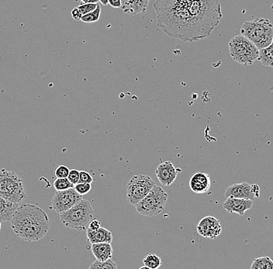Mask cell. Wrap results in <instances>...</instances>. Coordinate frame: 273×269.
Listing matches in <instances>:
<instances>
[{
    "label": "cell",
    "instance_id": "cell-7",
    "mask_svg": "<svg viewBox=\"0 0 273 269\" xmlns=\"http://www.w3.org/2000/svg\"><path fill=\"white\" fill-rule=\"evenodd\" d=\"M168 197V193L155 184L151 191L135 205V208L140 215L154 217L165 210Z\"/></svg>",
    "mask_w": 273,
    "mask_h": 269
},
{
    "label": "cell",
    "instance_id": "cell-29",
    "mask_svg": "<svg viewBox=\"0 0 273 269\" xmlns=\"http://www.w3.org/2000/svg\"><path fill=\"white\" fill-rule=\"evenodd\" d=\"M68 180L70 181L74 185L78 183L79 181V171L77 169H72L69 171L68 177Z\"/></svg>",
    "mask_w": 273,
    "mask_h": 269
},
{
    "label": "cell",
    "instance_id": "cell-1",
    "mask_svg": "<svg viewBox=\"0 0 273 269\" xmlns=\"http://www.w3.org/2000/svg\"><path fill=\"white\" fill-rule=\"evenodd\" d=\"M153 7L157 26L185 42L208 37L223 16L219 0H155Z\"/></svg>",
    "mask_w": 273,
    "mask_h": 269
},
{
    "label": "cell",
    "instance_id": "cell-20",
    "mask_svg": "<svg viewBox=\"0 0 273 269\" xmlns=\"http://www.w3.org/2000/svg\"><path fill=\"white\" fill-rule=\"evenodd\" d=\"M251 269H273V261L268 256L254 259Z\"/></svg>",
    "mask_w": 273,
    "mask_h": 269
},
{
    "label": "cell",
    "instance_id": "cell-10",
    "mask_svg": "<svg viewBox=\"0 0 273 269\" xmlns=\"http://www.w3.org/2000/svg\"><path fill=\"white\" fill-rule=\"evenodd\" d=\"M196 229L200 236L210 239H215L219 236L222 231V227L219 220L212 216H208L200 220Z\"/></svg>",
    "mask_w": 273,
    "mask_h": 269
},
{
    "label": "cell",
    "instance_id": "cell-13",
    "mask_svg": "<svg viewBox=\"0 0 273 269\" xmlns=\"http://www.w3.org/2000/svg\"><path fill=\"white\" fill-rule=\"evenodd\" d=\"M253 206V200L251 199L227 198L223 203V208L230 213H238V215H245V212L250 210Z\"/></svg>",
    "mask_w": 273,
    "mask_h": 269
},
{
    "label": "cell",
    "instance_id": "cell-11",
    "mask_svg": "<svg viewBox=\"0 0 273 269\" xmlns=\"http://www.w3.org/2000/svg\"><path fill=\"white\" fill-rule=\"evenodd\" d=\"M156 176L161 185L169 186L177 178V170L171 161L161 163L155 170Z\"/></svg>",
    "mask_w": 273,
    "mask_h": 269
},
{
    "label": "cell",
    "instance_id": "cell-35",
    "mask_svg": "<svg viewBox=\"0 0 273 269\" xmlns=\"http://www.w3.org/2000/svg\"><path fill=\"white\" fill-rule=\"evenodd\" d=\"M100 2L104 5H107L108 4V0H100Z\"/></svg>",
    "mask_w": 273,
    "mask_h": 269
},
{
    "label": "cell",
    "instance_id": "cell-6",
    "mask_svg": "<svg viewBox=\"0 0 273 269\" xmlns=\"http://www.w3.org/2000/svg\"><path fill=\"white\" fill-rule=\"evenodd\" d=\"M228 47L232 59L240 65H253L259 58V48L252 40L242 34L231 39L228 44Z\"/></svg>",
    "mask_w": 273,
    "mask_h": 269
},
{
    "label": "cell",
    "instance_id": "cell-3",
    "mask_svg": "<svg viewBox=\"0 0 273 269\" xmlns=\"http://www.w3.org/2000/svg\"><path fill=\"white\" fill-rule=\"evenodd\" d=\"M94 219V211L87 199H81L72 208L60 214L61 223L68 228L85 231Z\"/></svg>",
    "mask_w": 273,
    "mask_h": 269
},
{
    "label": "cell",
    "instance_id": "cell-28",
    "mask_svg": "<svg viewBox=\"0 0 273 269\" xmlns=\"http://www.w3.org/2000/svg\"><path fill=\"white\" fill-rule=\"evenodd\" d=\"M93 181H94V178L88 171H79V182H86V183L91 184Z\"/></svg>",
    "mask_w": 273,
    "mask_h": 269
},
{
    "label": "cell",
    "instance_id": "cell-33",
    "mask_svg": "<svg viewBox=\"0 0 273 269\" xmlns=\"http://www.w3.org/2000/svg\"><path fill=\"white\" fill-rule=\"evenodd\" d=\"M252 192L254 193L255 196L256 198L259 197V192H260V189H259V186L256 184L254 185H252Z\"/></svg>",
    "mask_w": 273,
    "mask_h": 269
},
{
    "label": "cell",
    "instance_id": "cell-17",
    "mask_svg": "<svg viewBox=\"0 0 273 269\" xmlns=\"http://www.w3.org/2000/svg\"><path fill=\"white\" fill-rule=\"evenodd\" d=\"M91 249L96 259L100 262L113 258V248L111 243L92 244Z\"/></svg>",
    "mask_w": 273,
    "mask_h": 269
},
{
    "label": "cell",
    "instance_id": "cell-16",
    "mask_svg": "<svg viewBox=\"0 0 273 269\" xmlns=\"http://www.w3.org/2000/svg\"><path fill=\"white\" fill-rule=\"evenodd\" d=\"M86 235H87L88 241L91 244L112 243V233L104 227H100L96 231L87 228Z\"/></svg>",
    "mask_w": 273,
    "mask_h": 269
},
{
    "label": "cell",
    "instance_id": "cell-18",
    "mask_svg": "<svg viewBox=\"0 0 273 269\" xmlns=\"http://www.w3.org/2000/svg\"><path fill=\"white\" fill-rule=\"evenodd\" d=\"M19 203H12L0 196V222L10 221Z\"/></svg>",
    "mask_w": 273,
    "mask_h": 269
},
{
    "label": "cell",
    "instance_id": "cell-21",
    "mask_svg": "<svg viewBox=\"0 0 273 269\" xmlns=\"http://www.w3.org/2000/svg\"><path fill=\"white\" fill-rule=\"evenodd\" d=\"M143 264L147 269H158L161 267V259L155 254H148L143 259Z\"/></svg>",
    "mask_w": 273,
    "mask_h": 269
},
{
    "label": "cell",
    "instance_id": "cell-22",
    "mask_svg": "<svg viewBox=\"0 0 273 269\" xmlns=\"http://www.w3.org/2000/svg\"><path fill=\"white\" fill-rule=\"evenodd\" d=\"M90 269H117L118 266L117 263L113 260L112 259H108V260L104 261V262H100L97 260L96 262L92 263L90 266Z\"/></svg>",
    "mask_w": 273,
    "mask_h": 269
},
{
    "label": "cell",
    "instance_id": "cell-34",
    "mask_svg": "<svg viewBox=\"0 0 273 269\" xmlns=\"http://www.w3.org/2000/svg\"><path fill=\"white\" fill-rule=\"evenodd\" d=\"M82 3H97L100 0H81Z\"/></svg>",
    "mask_w": 273,
    "mask_h": 269
},
{
    "label": "cell",
    "instance_id": "cell-9",
    "mask_svg": "<svg viewBox=\"0 0 273 269\" xmlns=\"http://www.w3.org/2000/svg\"><path fill=\"white\" fill-rule=\"evenodd\" d=\"M83 199L73 188L66 190L57 191L51 200V209L56 213H61L72 208L74 205Z\"/></svg>",
    "mask_w": 273,
    "mask_h": 269
},
{
    "label": "cell",
    "instance_id": "cell-31",
    "mask_svg": "<svg viewBox=\"0 0 273 269\" xmlns=\"http://www.w3.org/2000/svg\"><path fill=\"white\" fill-rule=\"evenodd\" d=\"M100 227H101V224H100V221L93 219L91 222H90V224H89L88 228L90 230H93V231H96V230L99 229Z\"/></svg>",
    "mask_w": 273,
    "mask_h": 269
},
{
    "label": "cell",
    "instance_id": "cell-15",
    "mask_svg": "<svg viewBox=\"0 0 273 269\" xmlns=\"http://www.w3.org/2000/svg\"><path fill=\"white\" fill-rule=\"evenodd\" d=\"M149 0H121V9L128 14L136 15L147 10Z\"/></svg>",
    "mask_w": 273,
    "mask_h": 269
},
{
    "label": "cell",
    "instance_id": "cell-24",
    "mask_svg": "<svg viewBox=\"0 0 273 269\" xmlns=\"http://www.w3.org/2000/svg\"><path fill=\"white\" fill-rule=\"evenodd\" d=\"M54 187L56 191H62L73 188L74 185L68 178H58L54 181Z\"/></svg>",
    "mask_w": 273,
    "mask_h": 269
},
{
    "label": "cell",
    "instance_id": "cell-30",
    "mask_svg": "<svg viewBox=\"0 0 273 269\" xmlns=\"http://www.w3.org/2000/svg\"><path fill=\"white\" fill-rule=\"evenodd\" d=\"M71 14H72V18H73L75 20H81V18L83 16L82 12L79 10V8L75 7L72 9V12H71Z\"/></svg>",
    "mask_w": 273,
    "mask_h": 269
},
{
    "label": "cell",
    "instance_id": "cell-19",
    "mask_svg": "<svg viewBox=\"0 0 273 269\" xmlns=\"http://www.w3.org/2000/svg\"><path fill=\"white\" fill-rule=\"evenodd\" d=\"M258 60L265 66L273 67V40L268 47L259 49Z\"/></svg>",
    "mask_w": 273,
    "mask_h": 269
},
{
    "label": "cell",
    "instance_id": "cell-14",
    "mask_svg": "<svg viewBox=\"0 0 273 269\" xmlns=\"http://www.w3.org/2000/svg\"><path fill=\"white\" fill-rule=\"evenodd\" d=\"M211 185L210 177L208 174L197 172L191 177L189 187L196 194H203L208 192Z\"/></svg>",
    "mask_w": 273,
    "mask_h": 269
},
{
    "label": "cell",
    "instance_id": "cell-2",
    "mask_svg": "<svg viewBox=\"0 0 273 269\" xmlns=\"http://www.w3.org/2000/svg\"><path fill=\"white\" fill-rule=\"evenodd\" d=\"M10 222L14 234L26 242H35L44 238L51 225L46 212L30 203L19 204Z\"/></svg>",
    "mask_w": 273,
    "mask_h": 269
},
{
    "label": "cell",
    "instance_id": "cell-23",
    "mask_svg": "<svg viewBox=\"0 0 273 269\" xmlns=\"http://www.w3.org/2000/svg\"><path fill=\"white\" fill-rule=\"evenodd\" d=\"M100 14H101V8L98 4L97 9L95 10L89 12L87 14L83 15V16L81 18V20L84 22V23H95V22H97L100 19Z\"/></svg>",
    "mask_w": 273,
    "mask_h": 269
},
{
    "label": "cell",
    "instance_id": "cell-12",
    "mask_svg": "<svg viewBox=\"0 0 273 269\" xmlns=\"http://www.w3.org/2000/svg\"><path fill=\"white\" fill-rule=\"evenodd\" d=\"M226 198H238V199H251L254 201L256 199L252 192V185L248 182L234 184L230 185L224 192Z\"/></svg>",
    "mask_w": 273,
    "mask_h": 269
},
{
    "label": "cell",
    "instance_id": "cell-25",
    "mask_svg": "<svg viewBox=\"0 0 273 269\" xmlns=\"http://www.w3.org/2000/svg\"><path fill=\"white\" fill-rule=\"evenodd\" d=\"M74 189L81 196H85L91 191L92 185L91 184L86 182H78L74 185Z\"/></svg>",
    "mask_w": 273,
    "mask_h": 269
},
{
    "label": "cell",
    "instance_id": "cell-4",
    "mask_svg": "<svg viewBox=\"0 0 273 269\" xmlns=\"http://www.w3.org/2000/svg\"><path fill=\"white\" fill-rule=\"evenodd\" d=\"M241 34L252 40L259 49L268 47L273 40V24L264 18L245 21L241 28Z\"/></svg>",
    "mask_w": 273,
    "mask_h": 269
},
{
    "label": "cell",
    "instance_id": "cell-36",
    "mask_svg": "<svg viewBox=\"0 0 273 269\" xmlns=\"http://www.w3.org/2000/svg\"><path fill=\"white\" fill-rule=\"evenodd\" d=\"M1 228H2V227H1V222H0V231H1Z\"/></svg>",
    "mask_w": 273,
    "mask_h": 269
},
{
    "label": "cell",
    "instance_id": "cell-5",
    "mask_svg": "<svg viewBox=\"0 0 273 269\" xmlns=\"http://www.w3.org/2000/svg\"><path fill=\"white\" fill-rule=\"evenodd\" d=\"M0 196L12 203H19L27 198L23 179L14 171L0 169Z\"/></svg>",
    "mask_w": 273,
    "mask_h": 269
},
{
    "label": "cell",
    "instance_id": "cell-32",
    "mask_svg": "<svg viewBox=\"0 0 273 269\" xmlns=\"http://www.w3.org/2000/svg\"><path fill=\"white\" fill-rule=\"evenodd\" d=\"M108 4L114 8H121V0H108Z\"/></svg>",
    "mask_w": 273,
    "mask_h": 269
},
{
    "label": "cell",
    "instance_id": "cell-27",
    "mask_svg": "<svg viewBox=\"0 0 273 269\" xmlns=\"http://www.w3.org/2000/svg\"><path fill=\"white\" fill-rule=\"evenodd\" d=\"M70 169L65 165H60L55 169L54 175L57 178H67Z\"/></svg>",
    "mask_w": 273,
    "mask_h": 269
},
{
    "label": "cell",
    "instance_id": "cell-26",
    "mask_svg": "<svg viewBox=\"0 0 273 269\" xmlns=\"http://www.w3.org/2000/svg\"><path fill=\"white\" fill-rule=\"evenodd\" d=\"M97 5L98 3H81L78 8L82 12V14L86 15L97 9Z\"/></svg>",
    "mask_w": 273,
    "mask_h": 269
},
{
    "label": "cell",
    "instance_id": "cell-8",
    "mask_svg": "<svg viewBox=\"0 0 273 269\" xmlns=\"http://www.w3.org/2000/svg\"><path fill=\"white\" fill-rule=\"evenodd\" d=\"M155 182L148 175H135L130 179L127 186V199L128 203L135 206L141 200L151 189Z\"/></svg>",
    "mask_w": 273,
    "mask_h": 269
}]
</instances>
